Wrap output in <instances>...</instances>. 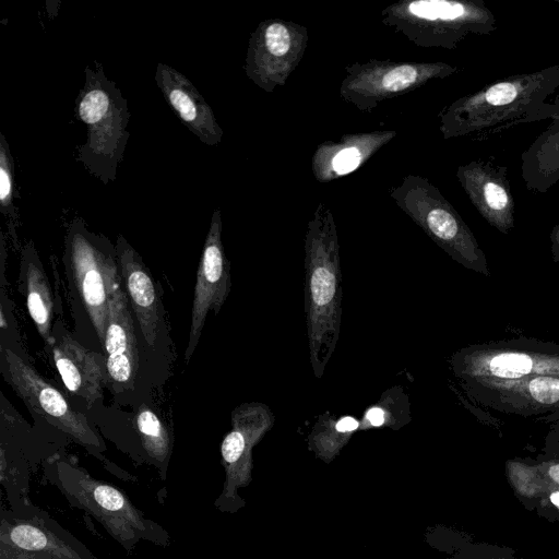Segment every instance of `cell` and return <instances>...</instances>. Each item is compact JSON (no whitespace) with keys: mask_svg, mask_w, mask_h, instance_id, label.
Wrapping results in <instances>:
<instances>
[{"mask_svg":"<svg viewBox=\"0 0 559 559\" xmlns=\"http://www.w3.org/2000/svg\"><path fill=\"white\" fill-rule=\"evenodd\" d=\"M559 88V64L514 74L455 99L439 114L444 140L469 136L483 141L515 126L550 119L547 99Z\"/></svg>","mask_w":559,"mask_h":559,"instance_id":"1","label":"cell"},{"mask_svg":"<svg viewBox=\"0 0 559 559\" xmlns=\"http://www.w3.org/2000/svg\"><path fill=\"white\" fill-rule=\"evenodd\" d=\"M305 270L309 358L313 374L320 379L338 342L343 296L337 229L324 202L308 223Z\"/></svg>","mask_w":559,"mask_h":559,"instance_id":"2","label":"cell"},{"mask_svg":"<svg viewBox=\"0 0 559 559\" xmlns=\"http://www.w3.org/2000/svg\"><path fill=\"white\" fill-rule=\"evenodd\" d=\"M43 480L55 486L70 507L94 518L128 554L141 542L160 547L171 543L166 528L147 518L123 490L94 478L71 457L47 459Z\"/></svg>","mask_w":559,"mask_h":559,"instance_id":"3","label":"cell"},{"mask_svg":"<svg viewBox=\"0 0 559 559\" xmlns=\"http://www.w3.org/2000/svg\"><path fill=\"white\" fill-rule=\"evenodd\" d=\"M85 82L74 106V115L86 126V141L78 146L76 160L104 185L115 182L130 136L127 99L116 82L108 79L102 63L86 67Z\"/></svg>","mask_w":559,"mask_h":559,"instance_id":"4","label":"cell"},{"mask_svg":"<svg viewBox=\"0 0 559 559\" xmlns=\"http://www.w3.org/2000/svg\"><path fill=\"white\" fill-rule=\"evenodd\" d=\"M383 25L425 48L455 49L469 36H487L497 19L483 0H402L384 8Z\"/></svg>","mask_w":559,"mask_h":559,"instance_id":"5","label":"cell"},{"mask_svg":"<svg viewBox=\"0 0 559 559\" xmlns=\"http://www.w3.org/2000/svg\"><path fill=\"white\" fill-rule=\"evenodd\" d=\"M69 277L103 346L110 306L124 290L116 247L88 230L81 217L71 221L64 238Z\"/></svg>","mask_w":559,"mask_h":559,"instance_id":"6","label":"cell"},{"mask_svg":"<svg viewBox=\"0 0 559 559\" xmlns=\"http://www.w3.org/2000/svg\"><path fill=\"white\" fill-rule=\"evenodd\" d=\"M395 204L452 259L484 271L485 255L472 230L440 190L426 177L406 175L390 190Z\"/></svg>","mask_w":559,"mask_h":559,"instance_id":"7","label":"cell"},{"mask_svg":"<svg viewBox=\"0 0 559 559\" xmlns=\"http://www.w3.org/2000/svg\"><path fill=\"white\" fill-rule=\"evenodd\" d=\"M2 361L7 382L32 412L97 457L118 478L138 480L105 456L106 447L97 432L84 415L71 407L59 390L11 349H2Z\"/></svg>","mask_w":559,"mask_h":559,"instance_id":"8","label":"cell"},{"mask_svg":"<svg viewBox=\"0 0 559 559\" xmlns=\"http://www.w3.org/2000/svg\"><path fill=\"white\" fill-rule=\"evenodd\" d=\"M457 71V67L442 61L369 59L345 68L340 96L358 110L370 112L388 99L419 88L431 80L445 79Z\"/></svg>","mask_w":559,"mask_h":559,"instance_id":"9","label":"cell"},{"mask_svg":"<svg viewBox=\"0 0 559 559\" xmlns=\"http://www.w3.org/2000/svg\"><path fill=\"white\" fill-rule=\"evenodd\" d=\"M0 559H98L47 511L33 502L1 507Z\"/></svg>","mask_w":559,"mask_h":559,"instance_id":"10","label":"cell"},{"mask_svg":"<svg viewBox=\"0 0 559 559\" xmlns=\"http://www.w3.org/2000/svg\"><path fill=\"white\" fill-rule=\"evenodd\" d=\"M274 421V414L263 403H243L231 412V429L221 443L225 481L214 502L218 511L235 513L242 507L238 490L251 481L252 449Z\"/></svg>","mask_w":559,"mask_h":559,"instance_id":"11","label":"cell"},{"mask_svg":"<svg viewBox=\"0 0 559 559\" xmlns=\"http://www.w3.org/2000/svg\"><path fill=\"white\" fill-rule=\"evenodd\" d=\"M309 35L306 26L280 19L262 21L249 39L247 76L265 92L284 86L301 61Z\"/></svg>","mask_w":559,"mask_h":559,"instance_id":"12","label":"cell"},{"mask_svg":"<svg viewBox=\"0 0 559 559\" xmlns=\"http://www.w3.org/2000/svg\"><path fill=\"white\" fill-rule=\"evenodd\" d=\"M454 373L468 382H509L536 376H559V354L543 348H467L451 360Z\"/></svg>","mask_w":559,"mask_h":559,"instance_id":"13","label":"cell"},{"mask_svg":"<svg viewBox=\"0 0 559 559\" xmlns=\"http://www.w3.org/2000/svg\"><path fill=\"white\" fill-rule=\"evenodd\" d=\"M231 286L230 264L222 242V214L213 212L205 237L193 290L189 341L185 361L189 362L201 337L210 311L216 316Z\"/></svg>","mask_w":559,"mask_h":559,"instance_id":"14","label":"cell"},{"mask_svg":"<svg viewBox=\"0 0 559 559\" xmlns=\"http://www.w3.org/2000/svg\"><path fill=\"white\" fill-rule=\"evenodd\" d=\"M456 178L477 212L492 227L508 234L514 226L515 201L508 167L492 157L474 159L456 169Z\"/></svg>","mask_w":559,"mask_h":559,"instance_id":"15","label":"cell"},{"mask_svg":"<svg viewBox=\"0 0 559 559\" xmlns=\"http://www.w3.org/2000/svg\"><path fill=\"white\" fill-rule=\"evenodd\" d=\"M155 81L179 121L201 142L214 146L222 141V127L211 106L189 79L170 66L159 62Z\"/></svg>","mask_w":559,"mask_h":559,"instance_id":"16","label":"cell"},{"mask_svg":"<svg viewBox=\"0 0 559 559\" xmlns=\"http://www.w3.org/2000/svg\"><path fill=\"white\" fill-rule=\"evenodd\" d=\"M52 338L53 362L64 385L93 406L108 382L105 358L83 347L67 333L52 335Z\"/></svg>","mask_w":559,"mask_h":559,"instance_id":"17","label":"cell"},{"mask_svg":"<svg viewBox=\"0 0 559 559\" xmlns=\"http://www.w3.org/2000/svg\"><path fill=\"white\" fill-rule=\"evenodd\" d=\"M123 288L140 324L144 341L154 347L159 331V302L154 282L138 252L119 235L116 242Z\"/></svg>","mask_w":559,"mask_h":559,"instance_id":"18","label":"cell"},{"mask_svg":"<svg viewBox=\"0 0 559 559\" xmlns=\"http://www.w3.org/2000/svg\"><path fill=\"white\" fill-rule=\"evenodd\" d=\"M396 134L393 130L372 131L326 140L317 147L311 170L318 181L330 182L356 170Z\"/></svg>","mask_w":559,"mask_h":559,"instance_id":"19","label":"cell"},{"mask_svg":"<svg viewBox=\"0 0 559 559\" xmlns=\"http://www.w3.org/2000/svg\"><path fill=\"white\" fill-rule=\"evenodd\" d=\"M103 349L108 381L121 389L132 388L139 356L126 290L110 306Z\"/></svg>","mask_w":559,"mask_h":559,"instance_id":"20","label":"cell"},{"mask_svg":"<svg viewBox=\"0 0 559 559\" xmlns=\"http://www.w3.org/2000/svg\"><path fill=\"white\" fill-rule=\"evenodd\" d=\"M549 126L522 153L521 173L526 189L546 193L559 182V94Z\"/></svg>","mask_w":559,"mask_h":559,"instance_id":"21","label":"cell"},{"mask_svg":"<svg viewBox=\"0 0 559 559\" xmlns=\"http://www.w3.org/2000/svg\"><path fill=\"white\" fill-rule=\"evenodd\" d=\"M21 271L27 311L43 340L51 345L55 301L33 241L26 243L22 250Z\"/></svg>","mask_w":559,"mask_h":559,"instance_id":"22","label":"cell"},{"mask_svg":"<svg viewBox=\"0 0 559 559\" xmlns=\"http://www.w3.org/2000/svg\"><path fill=\"white\" fill-rule=\"evenodd\" d=\"M139 440V462L157 469L162 480L167 479L173 452V438L166 425L148 407H141L135 416Z\"/></svg>","mask_w":559,"mask_h":559,"instance_id":"23","label":"cell"},{"mask_svg":"<svg viewBox=\"0 0 559 559\" xmlns=\"http://www.w3.org/2000/svg\"><path fill=\"white\" fill-rule=\"evenodd\" d=\"M472 388L491 389L499 391L500 396L509 401L525 397V404L531 406H559V376H536L509 382L473 383Z\"/></svg>","mask_w":559,"mask_h":559,"instance_id":"24","label":"cell"},{"mask_svg":"<svg viewBox=\"0 0 559 559\" xmlns=\"http://www.w3.org/2000/svg\"><path fill=\"white\" fill-rule=\"evenodd\" d=\"M359 430V420L352 416L335 417L330 413L319 416L309 436V448L329 462Z\"/></svg>","mask_w":559,"mask_h":559,"instance_id":"25","label":"cell"},{"mask_svg":"<svg viewBox=\"0 0 559 559\" xmlns=\"http://www.w3.org/2000/svg\"><path fill=\"white\" fill-rule=\"evenodd\" d=\"M411 420L409 401L402 386L382 393L380 400L367 407L359 420V430L390 427L400 429Z\"/></svg>","mask_w":559,"mask_h":559,"instance_id":"26","label":"cell"},{"mask_svg":"<svg viewBox=\"0 0 559 559\" xmlns=\"http://www.w3.org/2000/svg\"><path fill=\"white\" fill-rule=\"evenodd\" d=\"M29 466L21 455H14L1 444L0 483L7 493L10 508L17 509L32 503L29 499Z\"/></svg>","mask_w":559,"mask_h":559,"instance_id":"27","label":"cell"},{"mask_svg":"<svg viewBox=\"0 0 559 559\" xmlns=\"http://www.w3.org/2000/svg\"><path fill=\"white\" fill-rule=\"evenodd\" d=\"M507 474L511 486L520 497L545 498L557 490L540 475L536 466L509 462Z\"/></svg>","mask_w":559,"mask_h":559,"instance_id":"28","label":"cell"},{"mask_svg":"<svg viewBox=\"0 0 559 559\" xmlns=\"http://www.w3.org/2000/svg\"><path fill=\"white\" fill-rule=\"evenodd\" d=\"M16 186L14 181V163L5 136L0 133V211L11 219H16L14 198Z\"/></svg>","mask_w":559,"mask_h":559,"instance_id":"29","label":"cell"},{"mask_svg":"<svg viewBox=\"0 0 559 559\" xmlns=\"http://www.w3.org/2000/svg\"><path fill=\"white\" fill-rule=\"evenodd\" d=\"M540 475L557 490L559 489V462L536 465Z\"/></svg>","mask_w":559,"mask_h":559,"instance_id":"30","label":"cell"},{"mask_svg":"<svg viewBox=\"0 0 559 559\" xmlns=\"http://www.w3.org/2000/svg\"><path fill=\"white\" fill-rule=\"evenodd\" d=\"M552 252L559 259V224L556 225L550 235Z\"/></svg>","mask_w":559,"mask_h":559,"instance_id":"31","label":"cell"},{"mask_svg":"<svg viewBox=\"0 0 559 559\" xmlns=\"http://www.w3.org/2000/svg\"><path fill=\"white\" fill-rule=\"evenodd\" d=\"M488 559H520V558H506V557H498V558H488ZM559 559V558H556Z\"/></svg>","mask_w":559,"mask_h":559,"instance_id":"32","label":"cell"}]
</instances>
